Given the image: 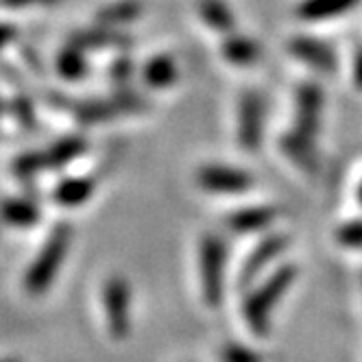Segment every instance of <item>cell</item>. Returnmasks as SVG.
Masks as SVG:
<instances>
[{
  "instance_id": "obj_10",
  "label": "cell",
  "mask_w": 362,
  "mask_h": 362,
  "mask_svg": "<svg viewBox=\"0 0 362 362\" xmlns=\"http://www.w3.org/2000/svg\"><path fill=\"white\" fill-rule=\"evenodd\" d=\"M288 48H291V53L299 62H303L310 68H315L319 72H334L336 70V55H334V50L325 42H321L317 37L299 35V37L291 40Z\"/></svg>"
},
{
  "instance_id": "obj_14",
  "label": "cell",
  "mask_w": 362,
  "mask_h": 362,
  "mask_svg": "<svg viewBox=\"0 0 362 362\" xmlns=\"http://www.w3.org/2000/svg\"><path fill=\"white\" fill-rule=\"evenodd\" d=\"M86 151V140L81 136H68L50 144L48 148H42V160L46 170H57L81 158Z\"/></svg>"
},
{
  "instance_id": "obj_16",
  "label": "cell",
  "mask_w": 362,
  "mask_h": 362,
  "mask_svg": "<svg viewBox=\"0 0 362 362\" xmlns=\"http://www.w3.org/2000/svg\"><path fill=\"white\" fill-rule=\"evenodd\" d=\"M177 76H179V70L170 55H155L142 68V79L153 90H164V88L175 86Z\"/></svg>"
},
{
  "instance_id": "obj_8",
  "label": "cell",
  "mask_w": 362,
  "mask_h": 362,
  "mask_svg": "<svg viewBox=\"0 0 362 362\" xmlns=\"http://www.w3.org/2000/svg\"><path fill=\"white\" fill-rule=\"evenodd\" d=\"M291 240L286 234H271L267 238H262L253 247V251L245 257L240 275H238V286L247 288L249 284L260 275L269 264H273L277 257L288 249Z\"/></svg>"
},
{
  "instance_id": "obj_31",
  "label": "cell",
  "mask_w": 362,
  "mask_h": 362,
  "mask_svg": "<svg viewBox=\"0 0 362 362\" xmlns=\"http://www.w3.org/2000/svg\"><path fill=\"white\" fill-rule=\"evenodd\" d=\"M354 86L362 90V48L358 50V55L354 59Z\"/></svg>"
},
{
  "instance_id": "obj_26",
  "label": "cell",
  "mask_w": 362,
  "mask_h": 362,
  "mask_svg": "<svg viewBox=\"0 0 362 362\" xmlns=\"http://www.w3.org/2000/svg\"><path fill=\"white\" fill-rule=\"evenodd\" d=\"M336 243L347 249H362V221H349L336 229Z\"/></svg>"
},
{
  "instance_id": "obj_6",
  "label": "cell",
  "mask_w": 362,
  "mask_h": 362,
  "mask_svg": "<svg viewBox=\"0 0 362 362\" xmlns=\"http://www.w3.org/2000/svg\"><path fill=\"white\" fill-rule=\"evenodd\" d=\"M197 184L216 194H240L253 186V177L240 168H231L225 164H205L197 173Z\"/></svg>"
},
{
  "instance_id": "obj_2",
  "label": "cell",
  "mask_w": 362,
  "mask_h": 362,
  "mask_svg": "<svg viewBox=\"0 0 362 362\" xmlns=\"http://www.w3.org/2000/svg\"><path fill=\"white\" fill-rule=\"evenodd\" d=\"M70 243H72L70 225L62 223L50 229L46 243L42 245L35 260L31 262L27 275H24V291H27L31 297H40L50 288V284L55 281V277L66 260Z\"/></svg>"
},
{
  "instance_id": "obj_13",
  "label": "cell",
  "mask_w": 362,
  "mask_h": 362,
  "mask_svg": "<svg viewBox=\"0 0 362 362\" xmlns=\"http://www.w3.org/2000/svg\"><path fill=\"white\" fill-rule=\"evenodd\" d=\"M221 53L225 57V62H229L231 66H238V68H249L253 64H257L260 59L262 50L260 44L255 40L247 37V35H236V33H229L223 42Z\"/></svg>"
},
{
  "instance_id": "obj_25",
  "label": "cell",
  "mask_w": 362,
  "mask_h": 362,
  "mask_svg": "<svg viewBox=\"0 0 362 362\" xmlns=\"http://www.w3.org/2000/svg\"><path fill=\"white\" fill-rule=\"evenodd\" d=\"M13 170L20 177H33L44 168V160H42V151H29V153H22L20 158L13 162Z\"/></svg>"
},
{
  "instance_id": "obj_18",
  "label": "cell",
  "mask_w": 362,
  "mask_h": 362,
  "mask_svg": "<svg viewBox=\"0 0 362 362\" xmlns=\"http://www.w3.org/2000/svg\"><path fill=\"white\" fill-rule=\"evenodd\" d=\"M0 218L13 227H33L40 221V208L22 197H11L0 201Z\"/></svg>"
},
{
  "instance_id": "obj_27",
  "label": "cell",
  "mask_w": 362,
  "mask_h": 362,
  "mask_svg": "<svg viewBox=\"0 0 362 362\" xmlns=\"http://www.w3.org/2000/svg\"><path fill=\"white\" fill-rule=\"evenodd\" d=\"M110 76L118 83V88L129 86V81H132V76H134V62L129 57H118L114 66L110 68Z\"/></svg>"
},
{
  "instance_id": "obj_24",
  "label": "cell",
  "mask_w": 362,
  "mask_h": 362,
  "mask_svg": "<svg viewBox=\"0 0 362 362\" xmlns=\"http://www.w3.org/2000/svg\"><path fill=\"white\" fill-rule=\"evenodd\" d=\"M112 100H114V105H116V110H118V114H120V116L138 114V112H142V110L146 107L144 98H142L138 92H134L129 86L118 88V92L112 96Z\"/></svg>"
},
{
  "instance_id": "obj_28",
  "label": "cell",
  "mask_w": 362,
  "mask_h": 362,
  "mask_svg": "<svg viewBox=\"0 0 362 362\" xmlns=\"http://www.w3.org/2000/svg\"><path fill=\"white\" fill-rule=\"evenodd\" d=\"M13 112H16L18 120H20L24 127H33V124H35L33 105H31V100L27 98V94H18V96L13 98Z\"/></svg>"
},
{
  "instance_id": "obj_4",
  "label": "cell",
  "mask_w": 362,
  "mask_h": 362,
  "mask_svg": "<svg viewBox=\"0 0 362 362\" xmlns=\"http://www.w3.org/2000/svg\"><path fill=\"white\" fill-rule=\"evenodd\" d=\"M103 313L110 336L124 341L132 334V288L127 279L114 275L103 286Z\"/></svg>"
},
{
  "instance_id": "obj_29",
  "label": "cell",
  "mask_w": 362,
  "mask_h": 362,
  "mask_svg": "<svg viewBox=\"0 0 362 362\" xmlns=\"http://www.w3.org/2000/svg\"><path fill=\"white\" fill-rule=\"evenodd\" d=\"M5 3L13 9H22V7H33V5H53L57 0H5Z\"/></svg>"
},
{
  "instance_id": "obj_5",
  "label": "cell",
  "mask_w": 362,
  "mask_h": 362,
  "mask_svg": "<svg viewBox=\"0 0 362 362\" xmlns=\"http://www.w3.org/2000/svg\"><path fill=\"white\" fill-rule=\"evenodd\" d=\"M264 136V98L260 92H245L238 103V142L247 153H257Z\"/></svg>"
},
{
  "instance_id": "obj_21",
  "label": "cell",
  "mask_w": 362,
  "mask_h": 362,
  "mask_svg": "<svg viewBox=\"0 0 362 362\" xmlns=\"http://www.w3.org/2000/svg\"><path fill=\"white\" fill-rule=\"evenodd\" d=\"M57 72L64 76L66 81H79L88 72V62H86V50L68 42L57 55Z\"/></svg>"
},
{
  "instance_id": "obj_33",
  "label": "cell",
  "mask_w": 362,
  "mask_h": 362,
  "mask_svg": "<svg viewBox=\"0 0 362 362\" xmlns=\"http://www.w3.org/2000/svg\"><path fill=\"white\" fill-rule=\"evenodd\" d=\"M3 362H16V360H3Z\"/></svg>"
},
{
  "instance_id": "obj_23",
  "label": "cell",
  "mask_w": 362,
  "mask_h": 362,
  "mask_svg": "<svg viewBox=\"0 0 362 362\" xmlns=\"http://www.w3.org/2000/svg\"><path fill=\"white\" fill-rule=\"evenodd\" d=\"M221 362H267L264 354L243 343H225L218 351Z\"/></svg>"
},
{
  "instance_id": "obj_15",
  "label": "cell",
  "mask_w": 362,
  "mask_h": 362,
  "mask_svg": "<svg viewBox=\"0 0 362 362\" xmlns=\"http://www.w3.org/2000/svg\"><path fill=\"white\" fill-rule=\"evenodd\" d=\"M277 212L273 208H262V205H253V208H243L234 214H229L227 227L236 234H253V231H262L275 221Z\"/></svg>"
},
{
  "instance_id": "obj_22",
  "label": "cell",
  "mask_w": 362,
  "mask_h": 362,
  "mask_svg": "<svg viewBox=\"0 0 362 362\" xmlns=\"http://www.w3.org/2000/svg\"><path fill=\"white\" fill-rule=\"evenodd\" d=\"M142 16V5L138 0H118L107 7H103L96 13L98 24H107V27H124V24H132Z\"/></svg>"
},
{
  "instance_id": "obj_7",
  "label": "cell",
  "mask_w": 362,
  "mask_h": 362,
  "mask_svg": "<svg viewBox=\"0 0 362 362\" xmlns=\"http://www.w3.org/2000/svg\"><path fill=\"white\" fill-rule=\"evenodd\" d=\"M323 90L317 83H303L295 94V124L293 129L308 138H317L323 118Z\"/></svg>"
},
{
  "instance_id": "obj_3",
  "label": "cell",
  "mask_w": 362,
  "mask_h": 362,
  "mask_svg": "<svg viewBox=\"0 0 362 362\" xmlns=\"http://www.w3.org/2000/svg\"><path fill=\"white\" fill-rule=\"evenodd\" d=\"M225 262L227 245L216 234H205L199 243L201 295L210 308H218L225 295Z\"/></svg>"
},
{
  "instance_id": "obj_11",
  "label": "cell",
  "mask_w": 362,
  "mask_h": 362,
  "mask_svg": "<svg viewBox=\"0 0 362 362\" xmlns=\"http://www.w3.org/2000/svg\"><path fill=\"white\" fill-rule=\"evenodd\" d=\"M72 44L81 46L83 50H103V48H122L132 44V37L118 31V27H107V24H98L92 29L76 31L70 37Z\"/></svg>"
},
{
  "instance_id": "obj_12",
  "label": "cell",
  "mask_w": 362,
  "mask_h": 362,
  "mask_svg": "<svg viewBox=\"0 0 362 362\" xmlns=\"http://www.w3.org/2000/svg\"><path fill=\"white\" fill-rule=\"evenodd\" d=\"M96 192V181L90 177H66L53 190V201L62 208H79Z\"/></svg>"
},
{
  "instance_id": "obj_20",
  "label": "cell",
  "mask_w": 362,
  "mask_h": 362,
  "mask_svg": "<svg viewBox=\"0 0 362 362\" xmlns=\"http://www.w3.org/2000/svg\"><path fill=\"white\" fill-rule=\"evenodd\" d=\"M70 110H72V116L83 124H100V122H110L116 116H120L112 98L72 103Z\"/></svg>"
},
{
  "instance_id": "obj_19",
  "label": "cell",
  "mask_w": 362,
  "mask_h": 362,
  "mask_svg": "<svg viewBox=\"0 0 362 362\" xmlns=\"http://www.w3.org/2000/svg\"><path fill=\"white\" fill-rule=\"evenodd\" d=\"M360 0H303L297 13H299V18H303L308 22H319V20L343 16L349 9H354Z\"/></svg>"
},
{
  "instance_id": "obj_32",
  "label": "cell",
  "mask_w": 362,
  "mask_h": 362,
  "mask_svg": "<svg viewBox=\"0 0 362 362\" xmlns=\"http://www.w3.org/2000/svg\"><path fill=\"white\" fill-rule=\"evenodd\" d=\"M358 201H360V205H362V184H360V188H358Z\"/></svg>"
},
{
  "instance_id": "obj_9",
  "label": "cell",
  "mask_w": 362,
  "mask_h": 362,
  "mask_svg": "<svg viewBox=\"0 0 362 362\" xmlns=\"http://www.w3.org/2000/svg\"><path fill=\"white\" fill-rule=\"evenodd\" d=\"M279 148L286 158L303 173L319 170V155L315 148V138L303 136L297 129H291L279 138Z\"/></svg>"
},
{
  "instance_id": "obj_17",
  "label": "cell",
  "mask_w": 362,
  "mask_h": 362,
  "mask_svg": "<svg viewBox=\"0 0 362 362\" xmlns=\"http://www.w3.org/2000/svg\"><path fill=\"white\" fill-rule=\"evenodd\" d=\"M199 16L208 27L221 35H229L236 29V16L225 0H199Z\"/></svg>"
},
{
  "instance_id": "obj_1",
  "label": "cell",
  "mask_w": 362,
  "mask_h": 362,
  "mask_svg": "<svg viewBox=\"0 0 362 362\" xmlns=\"http://www.w3.org/2000/svg\"><path fill=\"white\" fill-rule=\"evenodd\" d=\"M297 279V267L284 264L277 271L269 275L260 286H257L243 305V317L247 327L255 336H267L271 332V315L277 305V301L288 293V288Z\"/></svg>"
},
{
  "instance_id": "obj_30",
  "label": "cell",
  "mask_w": 362,
  "mask_h": 362,
  "mask_svg": "<svg viewBox=\"0 0 362 362\" xmlns=\"http://www.w3.org/2000/svg\"><path fill=\"white\" fill-rule=\"evenodd\" d=\"M13 37H16V29L11 27V24H0V48L11 44Z\"/></svg>"
}]
</instances>
